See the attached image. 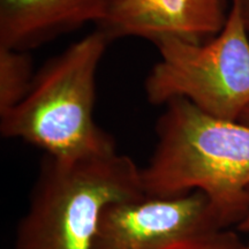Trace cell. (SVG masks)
Segmentation results:
<instances>
[{
    "mask_svg": "<svg viewBox=\"0 0 249 249\" xmlns=\"http://www.w3.org/2000/svg\"><path fill=\"white\" fill-rule=\"evenodd\" d=\"M164 107L154 152L141 169L144 194L201 192L226 227L238 224L247 208L249 124L209 116L185 99Z\"/></svg>",
    "mask_w": 249,
    "mask_h": 249,
    "instance_id": "obj_1",
    "label": "cell"
},
{
    "mask_svg": "<svg viewBox=\"0 0 249 249\" xmlns=\"http://www.w3.org/2000/svg\"><path fill=\"white\" fill-rule=\"evenodd\" d=\"M110 42L96 29L50 59L23 98L0 113L1 135L26 141L59 160L117 152L113 138L93 118L97 71Z\"/></svg>",
    "mask_w": 249,
    "mask_h": 249,
    "instance_id": "obj_2",
    "label": "cell"
},
{
    "mask_svg": "<svg viewBox=\"0 0 249 249\" xmlns=\"http://www.w3.org/2000/svg\"><path fill=\"white\" fill-rule=\"evenodd\" d=\"M143 194L141 169L118 151L76 160L45 156L14 249H91L105 208Z\"/></svg>",
    "mask_w": 249,
    "mask_h": 249,
    "instance_id": "obj_3",
    "label": "cell"
},
{
    "mask_svg": "<svg viewBox=\"0 0 249 249\" xmlns=\"http://www.w3.org/2000/svg\"><path fill=\"white\" fill-rule=\"evenodd\" d=\"M144 81L148 102L185 99L218 119L239 121L249 107V35L231 0L223 29L203 43L165 39Z\"/></svg>",
    "mask_w": 249,
    "mask_h": 249,
    "instance_id": "obj_4",
    "label": "cell"
},
{
    "mask_svg": "<svg viewBox=\"0 0 249 249\" xmlns=\"http://www.w3.org/2000/svg\"><path fill=\"white\" fill-rule=\"evenodd\" d=\"M218 229L226 226L203 193L143 194L105 208L91 249H176Z\"/></svg>",
    "mask_w": 249,
    "mask_h": 249,
    "instance_id": "obj_5",
    "label": "cell"
},
{
    "mask_svg": "<svg viewBox=\"0 0 249 249\" xmlns=\"http://www.w3.org/2000/svg\"><path fill=\"white\" fill-rule=\"evenodd\" d=\"M229 11L226 0H111L97 29L110 40L203 43L223 29Z\"/></svg>",
    "mask_w": 249,
    "mask_h": 249,
    "instance_id": "obj_6",
    "label": "cell"
},
{
    "mask_svg": "<svg viewBox=\"0 0 249 249\" xmlns=\"http://www.w3.org/2000/svg\"><path fill=\"white\" fill-rule=\"evenodd\" d=\"M111 0H0V46L28 50L86 23L97 24Z\"/></svg>",
    "mask_w": 249,
    "mask_h": 249,
    "instance_id": "obj_7",
    "label": "cell"
},
{
    "mask_svg": "<svg viewBox=\"0 0 249 249\" xmlns=\"http://www.w3.org/2000/svg\"><path fill=\"white\" fill-rule=\"evenodd\" d=\"M34 76L33 62L27 51L0 46V113L23 98Z\"/></svg>",
    "mask_w": 249,
    "mask_h": 249,
    "instance_id": "obj_8",
    "label": "cell"
},
{
    "mask_svg": "<svg viewBox=\"0 0 249 249\" xmlns=\"http://www.w3.org/2000/svg\"><path fill=\"white\" fill-rule=\"evenodd\" d=\"M176 249H249L234 232L218 229L207 232Z\"/></svg>",
    "mask_w": 249,
    "mask_h": 249,
    "instance_id": "obj_9",
    "label": "cell"
},
{
    "mask_svg": "<svg viewBox=\"0 0 249 249\" xmlns=\"http://www.w3.org/2000/svg\"><path fill=\"white\" fill-rule=\"evenodd\" d=\"M238 229L241 232H245L246 234H248L249 238V189H248V198H247V208H246V213L242 217V219L238 223ZM247 246L249 248V240L247 242Z\"/></svg>",
    "mask_w": 249,
    "mask_h": 249,
    "instance_id": "obj_10",
    "label": "cell"
},
{
    "mask_svg": "<svg viewBox=\"0 0 249 249\" xmlns=\"http://www.w3.org/2000/svg\"><path fill=\"white\" fill-rule=\"evenodd\" d=\"M239 6H240V12L242 20H244L245 28L249 35V0H236Z\"/></svg>",
    "mask_w": 249,
    "mask_h": 249,
    "instance_id": "obj_11",
    "label": "cell"
},
{
    "mask_svg": "<svg viewBox=\"0 0 249 249\" xmlns=\"http://www.w3.org/2000/svg\"><path fill=\"white\" fill-rule=\"evenodd\" d=\"M239 121H241V123L249 124V107L244 112V114H242L241 118H240V120H239Z\"/></svg>",
    "mask_w": 249,
    "mask_h": 249,
    "instance_id": "obj_12",
    "label": "cell"
}]
</instances>
